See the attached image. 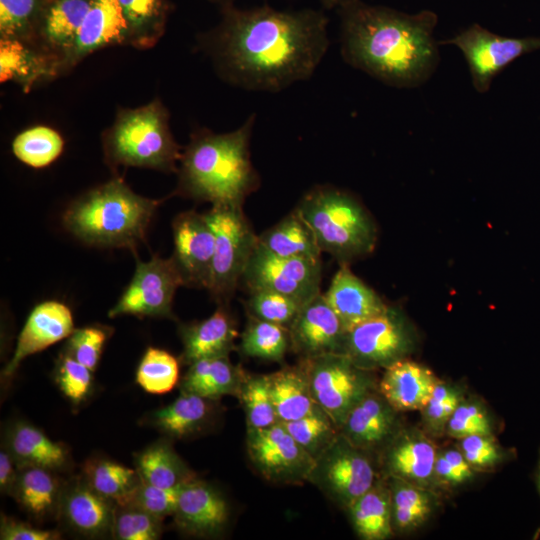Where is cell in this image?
Returning <instances> with one entry per match:
<instances>
[{"mask_svg": "<svg viewBox=\"0 0 540 540\" xmlns=\"http://www.w3.org/2000/svg\"><path fill=\"white\" fill-rule=\"evenodd\" d=\"M220 15L200 43L219 76L243 90L276 93L308 80L329 47L324 10L229 3L220 6Z\"/></svg>", "mask_w": 540, "mask_h": 540, "instance_id": "obj_1", "label": "cell"}, {"mask_svg": "<svg viewBox=\"0 0 540 540\" xmlns=\"http://www.w3.org/2000/svg\"><path fill=\"white\" fill-rule=\"evenodd\" d=\"M336 10L340 53L348 65L396 88L418 87L436 71L440 54L433 11L407 14L362 0H350Z\"/></svg>", "mask_w": 540, "mask_h": 540, "instance_id": "obj_2", "label": "cell"}, {"mask_svg": "<svg viewBox=\"0 0 540 540\" xmlns=\"http://www.w3.org/2000/svg\"><path fill=\"white\" fill-rule=\"evenodd\" d=\"M256 115L236 130L214 133L200 129L182 152L177 191L212 205L243 206L260 185L250 157Z\"/></svg>", "mask_w": 540, "mask_h": 540, "instance_id": "obj_3", "label": "cell"}, {"mask_svg": "<svg viewBox=\"0 0 540 540\" xmlns=\"http://www.w3.org/2000/svg\"><path fill=\"white\" fill-rule=\"evenodd\" d=\"M159 201L111 180L76 199L63 215L65 228L84 243L134 249L144 241Z\"/></svg>", "mask_w": 540, "mask_h": 540, "instance_id": "obj_4", "label": "cell"}, {"mask_svg": "<svg viewBox=\"0 0 540 540\" xmlns=\"http://www.w3.org/2000/svg\"><path fill=\"white\" fill-rule=\"evenodd\" d=\"M295 210L313 231L321 251L342 263L374 249V222L354 197L340 189L316 186Z\"/></svg>", "mask_w": 540, "mask_h": 540, "instance_id": "obj_5", "label": "cell"}, {"mask_svg": "<svg viewBox=\"0 0 540 540\" xmlns=\"http://www.w3.org/2000/svg\"><path fill=\"white\" fill-rule=\"evenodd\" d=\"M168 118L158 100L136 109L119 110L103 138L108 163L177 171L182 152L170 131Z\"/></svg>", "mask_w": 540, "mask_h": 540, "instance_id": "obj_6", "label": "cell"}, {"mask_svg": "<svg viewBox=\"0 0 540 540\" xmlns=\"http://www.w3.org/2000/svg\"><path fill=\"white\" fill-rule=\"evenodd\" d=\"M215 235L208 291L219 304H226L242 280L258 243L242 206L212 205L204 213Z\"/></svg>", "mask_w": 540, "mask_h": 540, "instance_id": "obj_7", "label": "cell"}, {"mask_svg": "<svg viewBox=\"0 0 540 540\" xmlns=\"http://www.w3.org/2000/svg\"><path fill=\"white\" fill-rule=\"evenodd\" d=\"M440 44L456 46L465 57L471 82L478 93L490 89L494 78L522 55L540 49V37H506L472 24Z\"/></svg>", "mask_w": 540, "mask_h": 540, "instance_id": "obj_8", "label": "cell"}, {"mask_svg": "<svg viewBox=\"0 0 540 540\" xmlns=\"http://www.w3.org/2000/svg\"><path fill=\"white\" fill-rule=\"evenodd\" d=\"M301 364L316 404L340 429L349 411L366 395L360 367L342 353L301 359Z\"/></svg>", "mask_w": 540, "mask_h": 540, "instance_id": "obj_9", "label": "cell"}, {"mask_svg": "<svg viewBox=\"0 0 540 540\" xmlns=\"http://www.w3.org/2000/svg\"><path fill=\"white\" fill-rule=\"evenodd\" d=\"M184 286L182 275L172 258L153 256L149 261H137L130 283L108 316L172 318V304L176 290Z\"/></svg>", "mask_w": 540, "mask_h": 540, "instance_id": "obj_10", "label": "cell"}, {"mask_svg": "<svg viewBox=\"0 0 540 540\" xmlns=\"http://www.w3.org/2000/svg\"><path fill=\"white\" fill-rule=\"evenodd\" d=\"M321 273V261L281 257L258 241L241 282L250 292L270 290L305 304L321 293Z\"/></svg>", "mask_w": 540, "mask_h": 540, "instance_id": "obj_11", "label": "cell"}, {"mask_svg": "<svg viewBox=\"0 0 540 540\" xmlns=\"http://www.w3.org/2000/svg\"><path fill=\"white\" fill-rule=\"evenodd\" d=\"M247 450L255 468L270 481L309 480L315 466V459L280 422L263 429H248Z\"/></svg>", "mask_w": 540, "mask_h": 540, "instance_id": "obj_12", "label": "cell"}, {"mask_svg": "<svg viewBox=\"0 0 540 540\" xmlns=\"http://www.w3.org/2000/svg\"><path fill=\"white\" fill-rule=\"evenodd\" d=\"M309 480L350 506L374 486L375 473L365 455L340 435L315 459Z\"/></svg>", "mask_w": 540, "mask_h": 540, "instance_id": "obj_13", "label": "cell"}, {"mask_svg": "<svg viewBox=\"0 0 540 540\" xmlns=\"http://www.w3.org/2000/svg\"><path fill=\"white\" fill-rule=\"evenodd\" d=\"M410 344L400 313L391 307L347 331L344 354L357 366H388L402 359Z\"/></svg>", "mask_w": 540, "mask_h": 540, "instance_id": "obj_14", "label": "cell"}, {"mask_svg": "<svg viewBox=\"0 0 540 540\" xmlns=\"http://www.w3.org/2000/svg\"><path fill=\"white\" fill-rule=\"evenodd\" d=\"M174 259L184 286L208 289L214 256L215 235L205 214L186 211L172 222Z\"/></svg>", "mask_w": 540, "mask_h": 540, "instance_id": "obj_15", "label": "cell"}, {"mask_svg": "<svg viewBox=\"0 0 540 540\" xmlns=\"http://www.w3.org/2000/svg\"><path fill=\"white\" fill-rule=\"evenodd\" d=\"M288 329L290 349L301 359L330 353L344 354L347 330L323 293L303 304Z\"/></svg>", "mask_w": 540, "mask_h": 540, "instance_id": "obj_16", "label": "cell"}, {"mask_svg": "<svg viewBox=\"0 0 540 540\" xmlns=\"http://www.w3.org/2000/svg\"><path fill=\"white\" fill-rule=\"evenodd\" d=\"M74 330L73 316L67 305L55 300L37 304L26 319L2 377H11L26 357L68 338Z\"/></svg>", "mask_w": 540, "mask_h": 540, "instance_id": "obj_17", "label": "cell"}, {"mask_svg": "<svg viewBox=\"0 0 540 540\" xmlns=\"http://www.w3.org/2000/svg\"><path fill=\"white\" fill-rule=\"evenodd\" d=\"M116 504L81 478L63 486L58 514L69 528L89 537L112 536Z\"/></svg>", "mask_w": 540, "mask_h": 540, "instance_id": "obj_18", "label": "cell"}, {"mask_svg": "<svg viewBox=\"0 0 540 540\" xmlns=\"http://www.w3.org/2000/svg\"><path fill=\"white\" fill-rule=\"evenodd\" d=\"M173 515L182 531L196 536H212L227 524L229 507L219 491L194 478L180 487Z\"/></svg>", "mask_w": 540, "mask_h": 540, "instance_id": "obj_19", "label": "cell"}, {"mask_svg": "<svg viewBox=\"0 0 540 540\" xmlns=\"http://www.w3.org/2000/svg\"><path fill=\"white\" fill-rule=\"evenodd\" d=\"M129 44L128 26L118 0H92L62 69L73 67L94 51Z\"/></svg>", "mask_w": 540, "mask_h": 540, "instance_id": "obj_20", "label": "cell"}, {"mask_svg": "<svg viewBox=\"0 0 540 540\" xmlns=\"http://www.w3.org/2000/svg\"><path fill=\"white\" fill-rule=\"evenodd\" d=\"M92 0H48L33 39L41 51L62 64L71 50Z\"/></svg>", "mask_w": 540, "mask_h": 540, "instance_id": "obj_21", "label": "cell"}, {"mask_svg": "<svg viewBox=\"0 0 540 540\" xmlns=\"http://www.w3.org/2000/svg\"><path fill=\"white\" fill-rule=\"evenodd\" d=\"M323 295L347 331L388 308L346 263H342Z\"/></svg>", "mask_w": 540, "mask_h": 540, "instance_id": "obj_22", "label": "cell"}, {"mask_svg": "<svg viewBox=\"0 0 540 540\" xmlns=\"http://www.w3.org/2000/svg\"><path fill=\"white\" fill-rule=\"evenodd\" d=\"M438 383L427 367L399 359L386 367L380 392L394 410H419L427 406Z\"/></svg>", "mask_w": 540, "mask_h": 540, "instance_id": "obj_23", "label": "cell"}, {"mask_svg": "<svg viewBox=\"0 0 540 540\" xmlns=\"http://www.w3.org/2000/svg\"><path fill=\"white\" fill-rule=\"evenodd\" d=\"M238 335L225 304L208 318L180 327L183 360L187 364L204 358L229 356Z\"/></svg>", "mask_w": 540, "mask_h": 540, "instance_id": "obj_24", "label": "cell"}, {"mask_svg": "<svg viewBox=\"0 0 540 540\" xmlns=\"http://www.w3.org/2000/svg\"><path fill=\"white\" fill-rule=\"evenodd\" d=\"M59 71L56 60L29 42L0 39L1 83L12 81L29 92L36 83L56 76Z\"/></svg>", "mask_w": 540, "mask_h": 540, "instance_id": "obj_25", "label": "cell"}, {"mask_svg": "<svg viewBox=\"0 0 540 540\" xmlns=\"http://www.w3.org/2000/svg\"><path fill=\"white\" fill-rule=\"evenodd\" d=\"M6 449L18 467L36 466L51 471L62 469L68 461V452L62 444L52 441L41 430L25 422L10 427Z\"/></svg>", "mask_w": 540, "mask_h": 540, "instance_id": "obj_26", "label": "cell"}, {"mask_svg": "<svg viewBox=\"0 0 540 540\" xmlns=\"http://www.w3.org/2000/svg\"><path fill=\"white\" fill-rule=\"evenodd\" d=\"M392 409L384 398L363 396L343 421L339 429L341 435L357 448L382 442L393 426Z\"/></svg>", "mask_w": 540, "mask_h": 540, "instance_id": "obj_27", "label": "cell"}, {"mask_svg": "<svg viewBox=\"0 0 540 540\" xmlns=\"http://www.w3.org/2000/svg\"><path fill=\"white\" fill-rule=\"evenodd\" d=\"M52 472L36 466L18 467L11 495L36 519L58 514L63 486Z\"/></svg>", "mask_w": 540, "mask_h": 540, "instance_id": "obj_28", "label": "cell"}, {"mask_svg": "<svg viewBox=\"0 0 540 540\" xmlns=\"http://www.w3.org/2000/svg\"><path fill=\"white\" fill-rule=\"evenodd\" d=\"M181 382V392L213 400L227 394H238L244 373L229 356L204 358L189 365Z\"/></svg>", "mask_w": 540, "mask_h": 540, "instance_id": "obj_29", "label": "cell"}, {"mask_svg": "<svg viewBox=\"0 0 540 540\" xmlns=\"http://www.w3.org/2000/svg\"><path fill=\"white\" fill-rule=\"evenodd\" d=\"M267 379L279 422L301 418L318 406L301 363L269 374Z\"/></svg>", "mask_w": 540, "mask_h": 540, "instance_id": "obj_30", "label": "cell"}, {"mask_svg": "<svg viewBox=\"0 0 540 540\" xmlns=\"http://www.w3.org/2000/svg\"><path fill=\"white\" fill-rule=\"evenodd\" d=\"M258 241L281 257L321 261L322 251L315 235L295 209L259 235Z\"/></svg>", "mask_w": 540, "mask_h": 540, "instance_id": "obj_31", "label": "cell"}, {"mask_svg": "<svg viewBox=\"0 0 540 540\" xmlns=\"http://www.w3.org/2000/svg\"><path fill=\"white\" fill-rule=\"evenodd\" d=\"M136 471L144 483L161 488H180L195 478L169 442L157 441L135 457Z\"/></svg>", "mask_w": 540, "mask_h": 540, "instance_id": "obj_32", "label": "cell"}, {"mask_svg": "<svg viewBox=\"0 0 540 540\" xmlns=\"http://www.w3.org/2000/svg\"><path fill=\"white\" fill-rule=\"evenodd\" d=\"M128 26L129 44L155 45L165 31L172 4L168 0H118Z\"/></svg>", "mask_w": 540, "mask_h": 540, "instance_id": "obj_33", "label": "cell"}, {"mask_svg": "<svg viewBox=\"0 0 540 540\" xmlns=\"http://www.w3.org/2000/svg\"><path fill=\"white\" fill-rule=\"evenodd\" d=\"M210 399L181 392L171 404L155 411L150 423L165 435L184 438L199 431L210 416Z\"/></svg>", "mask_w": 540, "mask_h": 540, "instance_id": "obj_34", "label": "cell"}, {"mask_svg": "<svg viewBox=\"0 0 540 540\" xmlns=\"http://www.w3.org/2000/svg\"><path fill=\"white\" fill-rule=\"evenodd\" d=\"M83 479L93 490L116 505L130 503L141 483L136 470L102 458L90 459L84 464Z\"/></svg>", "mask_w": 540, "mask_h": 540, "instance_id": "obj_35", "label": "cell"}, {"mask_svg": "<svg viewBox=\"0 0 540 540\" xmlns=\"http://www.w3.org/2000/svg\"><path fill=\"white\" fill-rule=\"evenodd\" d=\"M354 527L364 539L381 540L390 536L391 496L382 487L373 486L350 506Z\"/></svg>", "mask_w": 540, "mask_h": 540, "instance_id": "obj_36", "label": "cell"}, {"mask_svg": "<svg viewBox=\"0 0 540 540\" xmlns=\"http://www.w3.org/2000/svg\"><path fill=\"white\" fill-rule=\"evenodd\" d=\"M244 355L269 361H281L290 348L289 329L251 316L241 335Z\"/></svg>", "mask_w": 540, "mask_h": 540, "instance_id": "obj_37", "label": "cell"}, {"mask_svg": "<svg viewBox=\"0 0 540 540\" xmlns=\"http://www.w3.org/2000/svg\"><path fill=\"white\" fill-rule=\"evenodd\" d=\"M62 136L47 126H34L19 133L12 142L14 156L33 168L53 163L62 153Z\"/></svg>", "mask_w": 540, "mask_h": 540, "instance_id": "obj_38", "label": "cell"}, {"mask_svg": "<svg viewBox=\"0 0 540 540\" xmlns=\"http://www.w3.org/2000/svg\"><path fill=\"white\" fill-rule=\"evenodd\" d=\"M434 445L425 438L411 437L400 441L389 455L391 470L400 477L425 481L434 473Z\"/></svg>", "mask_w": 540, "mask_h": 540, "instance_id": "obj_39", "label": "cell"}, {"mask_svg": "<svg viewBox=\"0 0 540 540\" xmlns=\"http://www.w3.org/2000/svg\"><path fill=\"white\" fill-rule=\"evenodd\" d=\"M48 0H0V39L31 42Z\"/></svg>", "mask_w": 540, "mask_h": 540, "instance_id": "obj_40", "label": "cell"}, {"mask_svg": "<svg viewBox=\"0 0 540 540\" xmlns=\"http://www.w3.org/2000/svg\"><path fill=\"white\" fill-rule=\"evenodd\" d=\"M294 440L316 459L338 436L337 427L318 406L309 414L288 422H280Z\"/></svg>", "mask_w": 540, "mask_h": 540, "instance_id": "obj_41", "label": "cell"}, {"mask_svg": "<svg viewBox=\"0 0 540 540\" xmlns=\"http://www.w3.org/2000/svg\"><path fill=\"white\" fill-rule=\"evenodd\" d=\"M178 379V360L166 350L147 348L136 371L138 385L148 393L165 394L175 387Z\"/></svg>", "mask_w": 540, "mask_h": 540, "instance_id": "obj_42", "label": "cell"}, {"mask_svg": "<svg viewBox=\"0 0 540 540\" xmlns=\"http://www.w3.org/2000/svg\"><path fill=\"white\" fill-rule=\"evenodd\" d=\"M248 429H263L279 422L267 375H244L238 394Z\"/></svg>", "mask_w": 540, "mask_h": 540, "instance_id": "obj_43", "label": "cell"}, {"mask_svg": "<svg viewBox=\"0 0 540 540\" xmlns=\"http://www.w3.org/2000/svg\"><path fill=\"white\" fill-rule=\"evenodd\" d=\"M162 532V519L133 504L116 505L112 536L119 540H156Z\"/></svg>", "mask_w": 540, "mask_h": 540, "instance_id": "obj_44", "label": "cell"}, {"mask_svg": "<svg viewBox=\"0 0 540 540\" xmlns=\"http://www.w3.org/2000/svg\"><path fill=\"white\" fill-rule=\"evenodd\" d=\"M303 304L270 290L250 292L247 308L251 316L289 328Z\"/></svg>", "mask_w": 540, "mask_h": 540, "instance_id": "obj_45", "label": "cell"}, {"mask_svg": "<svg viewBox=\"0 0 540 540\" xmlns=\"http://www.w3.org/2000/svg\"><path fill=\"white\" fill-rule=\"evenodd\" d=\"M85 365L81 364L65 351H63L55 365L54 379L61 392L74 404L87 399L93 387V374Z\"/></svg>", "mask_w": 540, "mask_h": 540, "instance_id": "obj_46", "label": "cell"}, {"mask_svg": "<svg viewBox=\"0 0 540 540\" xmlns=\"http://www.w3.org/2000/svg\"><path fill=\"white\" fill-rule=\"evenodd\" d=\"M391 503L394 522L401 529L419 525L430 512L428 497L409 484L395 485Z\"/></svg>", "mask_w": 540, "mask_h": 540, "instance_id": "obj_47", "label": "cell"}, {"mask_svg": "<svg viewBox=\"0 0 540 540\" xmlns=\"http://www.w3.org/2000/svg\"><path fill=\"white\" fill-rule=\"evenodd\" d=\"M107 337V331L101 327L78 328L68 337L64 351L94 371L98 366Z\"/></svg>", "mask_w": 540, "mask_h": 540, "instance_id": "obj_48", "label": "cell"}, {"mask_svg": "<svg viewBox=\"0 0 540 540\" xmlns=\"http://www.w3.org/2000/svg\"><path fill=\"white\" fill-rule=\"evenodd\" d=\"M180 488H161L141 481L128 504H133L159 519L173 515Z\"/></svg>", "mask_w": 540, "mask_h": 540, "instance_id": "obj_49", "label": "cell"}, {"mask_svg": "<svg viewBox=\"0 0 540 540\" xmlns=\"http://www.w3.org/2000/svg\"><path fill=\"white\" fill-rule=\"evenodd\" d=\"M448 431L456 438L489 435L490 424L483 411L473 404H461L448 419Z\"/></svg>", "mask_w": 540, "mask_h": 540, "instance_id": "obj_50", "label": "cell"}, {"mask_svg": "<svg viewBox=\"0 0 540 540\" xmlns=\"http://www.w3.org/2000/svg\"><path fill=\"white\" fill-rule=\"evenodd\" d=\"M461 449L470 465L486 467L499 458L498 449L489 435H470L461 439Z\"/></svg>", "mask_w": 540, "mask_h": 540, "instance_id": "obj_51", "label": "cell"}, {"mask_svg": "<svg viewBox=\"0 0 540 540\" xmlns=\"http://www.w3.org/2000/svg\"><path fill=\"white\" fill-rule=\"evenodd\" d=\"M434 472L441 480L458 484L472 475L470 464L463 453L449 450L438 456L435 461Z\"/></svg>", "mask_w": 540, "mask_h": 540, "instance_id": "obj_52", "label": "cell"}, {"mask_svg": "<svg viewBox=\"0 0 540 540\" xmlns=\"http://www.w3.org/2000/svg\"><path fill=\"white\" fill-rule=\"evenodd\" d=\"M60 534L53 530L35 528L28 523L1 516L0 539L2 540H55Z\"/></svg>", "mask_w": 540, "mask_h": 540, "instance_id": "obj_53", "label": "cell"}, {"mask_svg": "<svg viewBox=\"0 0 540 540\" xmlns=\"http://www.w3.org/2000/svg\"><path fill=\"white\" fill-rule=\"evenodd\" d=\"M18 474V465L5 448L0 452V490L11 495Z\"/></svg>", "mask_w": 540, "mask_h": 540, "instance_id": "obj_54", "label": "cell"}, {"mask_svg": "<svg viewBox=\"0 0 540 540\" xmlns=\"http://www.w3.org/2000/svg\"><path fill=\"white\" fill-rule=\"evenodd\" d=\"M320 5L322 6L323 10H332L337 9L342 4L350 1V0H318Z\"/></svg>", "mask_w": 540, "mask_h": 540, "instance_id": "obj_55", "label": "cell"}, {"mask_svg": "<svg viewBox=\"0 0 540 540\" xmlns=\"http://www.w3.org/2000/svg\"><path fill=\"white\" fill-rule=\"evenodd\" d=\"M210 2H213V3H217L219 4L220 6L221 5H224V4H229V3H233L234 0H208Z\"/></svg>", "mask_w": 540, "mask_h": 540, "instance_id": "obj_56", "label": "cell"}, {"mask_svg": "<svg viewBox=\"0 0 540 540\" xmlns=\"http://www.w3.org/2000/svg\"><path fill=\"white\" fill-rule=\"evenodd\" d=\"M538 484H539V488H540V471H539V475H538Z\"/></svg>", "mask_w": 540, "mask_h": 540, "instance_id": "obj_57", "label": "cell"}]
</instances>
